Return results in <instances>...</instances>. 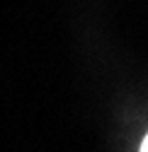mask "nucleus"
Segmentation results:
<instances>
[{
  "instance_id": "obj_1",
  "label": "nucleus",
  "mask_w": 148,
  "mask_h": 152,
  "mask_svg": "<svg viewBox=\"0 0 148 152\" xmlns=\"http://www.w3.org/2000/svg\"><path fill=\"white\" fill-rule=\"evenodd\" d=\"M141 152H148V135H146V140H143V145H141Z\"/></svg>"
}]
</instances>
